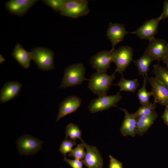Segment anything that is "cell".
I'll use <instances>...</instances> for the list:
<instances>
[{
	"mask_svg": "<svg viewBox=\"0 0 168 168\" xmlns=\"http://www.w3.org/2000/svg\"><path fill=\"white\" fill-rule=\"evenodd\" d=\"M115 74L114 72L110 75L106 72L96 71L90 77L88 88L98 97L107 95L112 82L116 78Z\"/></svg>",
	"mask_w": 168,
	"mask_h": 168,
	"instance_id": "cell-1",
	"label": "cell"
},
{
	"mask_svg": "<svg viewBox=\"0 0 168 168\" xmlns=\"http://www.w3.org/2000/svg\"><path fill=\"white\" fill-rule=\"evenodd\" d=\"M85 68L82 64L77 63L70 65L64 70V75L59 88H64L81 85L88 79L84 77Z\"/></svg>",
	"mask_w": 168,
	"mask_h": 168,
	"instance_id": "cell-2",
	"label": "cell"
},
{
	"mask_svg": "<svg viewBox=\"0 0 168 168\" xmlns=\"http://www.w3.org/2000/svg\"><path fill=\"white\" fill-rule=\"evenodd\" d=\"M32 60L38 67L44 71H49L54 68V53L53 51L42 47L35 48L30 52Z\"/></svg>",
	"mask_w": 168,
	"mask_h": 168,
	"instance_id": "cell-3",
	"label": "cell"
},
{
	"mask_svg": "<svg viewBox=\"0 0 168 168\" xmlns=\"http://www.w3.org/2000/svg\"><path fill=\"white\" fill-rule=\"evenodd\" d=\"M89 12L88 2L84 0H66L60 14L72 18L86 15Z\"/></svg>",
	"mask_w": 168,
	"mask_h": 168,
	"instance_id": "cell-4",
	"label": "cell"
},
{
	"mask_svg": "<svg viewBox=\"0 0 168 168\" xmlns=\"http://www.w3.org/2000/svg\"><path fill=\"white\" fill-rule=\"evenodd\" d=\"M133 50L131 47L123 46L113 51L112 57L116 66L114 72H118L123 76V73L126 68L133 61Z\"/></svg>",
	"mask_w": 168,
	"mask_h": 168,
	"instance_id": "cell-5",
	"label": "cell"
},
{
	"mask_svg": "<svg viewBox=\"0 0 168 168\" xmlns=\"http://www.w3.org/2000/svg\"><path fill=\"white\" fill-rule=\"evenodd\" d=\"M122 98L119 92L115 95L99 96L91 101L88 110L90 112L94 113L108 110L112 107H117V104Z\"/></svg>",
	"mask_w": 168,
	"mask_h": 168,
	"instance_id": "cell-6",
	"label": "cell"
},
{
	"mask_svg": "<svg viewBox=\"0 0 168 168\" xmlns=\"http://www.w3.org/2000/svg\"><path fill=\"white\" fill-rule=\"evenodd\" d=\"M42 142L29 135H24L19 138L16 146L21 155H34L40 149Z\"/></svg>",
	"mask_w": 168,
	"mask_h": 168,
	"instance_id": "cell-7",
	"label": "cell"
},
{
	"mask_svg": "<svg viewBox=\"0 0 168 168\" xmlns=\"http://www.w3.org/2000/svg\"><path fill=\"white\" fill-rule=\"evenodd\" d=\"M114 50H103L92 56L90 63L92 68L97 72H106L110 68Z\"/></svg>",
	"mask_w": 168,
	"mask_h": 168,
	"instance_id": "cell-8",
	"label": "cell"
},
{
	"mask_svg": "<svg viewBox=\"0 0 168 168\" xmlns=\"http://www.w3.org/2000/svg\"><path fill=\"white\" fill-rule=\"evenodd\" d=\"M162 20L161 15L155 18H152L146 21L135 31L130 32L135 34L140 39L147 40L150 41L157 34L158 25Z\"/></svg>",
	"mask_w": 168,
	"mask_h": 168,
	"instance_id": "cell-9",
	"label": "cell"
},
{
	"mask_svg": "<svg viewBox=\"0 0 168 168\" xmlns=\"http://www.w3.org/2000/svg\"><path fill=\"white\" fill-rule=\"evenodd\" d=\"M81 142L86 149L85 156L82 160L88 168H102L103 160L100 152L95 146L88 145L82 140Z\"/></svg>",
	"mask_w": 168,
	"mask_h": 168,
	"instance_id": "cell-10",
	"label": "cell"
},
{
	"mask_svg": "<svg viewBox=\"0 0 168 168\" xmlns=\"http://www.w3.org/2000/svg\"><path fill=\"white\" fill-rule=\"evenodd\" d=\"M147 78L152 86L151 91L154 98V102L168 106V89L155 77L149 78L147 76Z\"/></svg>",
	"mask_w": 168,
	"mask_h": 168,
	"instance_id": "cell-11",
	"label": "cell"
},
{
	"mask_svg": "<svg viewBox=\"0 0 168 168\" xmlns=\"http://www.w3.org/2000/svg\"><path fill=\"white\" fill-rule=\"evenodd\" d=\"M128 32L125 28V25L122 24L110 22L106 30V36L110 41L112 48L110 50H114V47L118 43L122 42Z\"/></svg>",
	"mask_w": 168,
	"mask_h": 168,
	"instance_id": "cell-12",
	"label": "cell"
},
{
	"mask_svg": "<svg viewBox=\"0 0 168 168\" xmlns=\"http://www.w3.org/2000/svg\"><path fill=\"white\" fill-rule=\"evenodd\" d=\"M38 0H10L6 2L5 6L7 11L11 14L22 16Z\"/></svg>",
	"mask_w": 168,
	"mask_h": 168,
	"instance_id": "cell-13",
	"label": "cell"
},
{
	"mask_svg": "<svg viewBox=\"0 0 168 168\" xmlns=\"http://www.w3.org/2000/svg\"><path fill=\"white\" fill-rule=\"evenodd\" d=\"M81 102V99L76 96H70L65 99L60 104L56 122L67 114L76 111Z\"/></svg>",
	"mask_w": 168,
	"mask_h": 168,
	"instance_id": "cell-14",
	"label": "cell"
},
{
	"mask_svg": "<svg viewBox=\"0 0 168 168\" xmlns=\"http://www.w3.org/2000/svg\"><path fill=\"white\" fill-rule=\"evenodd\" d=\"M168 43L165 40L154 38L149 41L146 50L155 60H162Z\"/></svg>",
	"mask_w": 168,
	"mask_h": 168,
	"instance_id": "cell-15",
	"label": "cell"
},
{
	"mask_svg": "<svg viewBox=\"0 0 168 168\" xmlns=\"http://www.w3.org/2000/svg\"><path fill=\"white\" fill-rule=\"evenodd\" d=\"M125 113V117L122 123L120 131L124 136L135 137L136 134V117L134 114L130 113L125 109L119 108Z\"/></svg>",
	"mask_w": 168,
	"mask_h": 168,
	"instance_id": "cell-16",
	"label": "cell"
},
{
	"mask_svg": "<svg viewBox=\"0 0 168 168\" xmlns=\"http://www.w3.org/2000/svg\"><path fill=\"white\" fill-rule=\"evenodd\" d=\"M21 86V84L17 82L10 81L6 83L0 91V103H4L16 96Z\"/></svg>",
	"mask_w": 168,
	"mask_h": 168,
	"instance_id": "cell-17",
	"label": "cell"
},
{
	"mask_svg": "<svg viewBox=\"0 0 168 168\" xmlns=\"http://www.w3.org/2000/svg\"><path fill=\"white\" fill-rule=\"evenodd\" d=\"M158 117V114L154 110L147 115L136 117V134L142 136L152 126Z\"/></svg>",
	"mask_w": 168,
	"mask_h": 168,
	"instance_id": "cell-18",
	"label": "cell"
},
{
	"mask_svg": "<svg viewBox=\"0 0 168 168\" xmlns=\"http://www.w3.org/2000/svg\"><path fill=\"white\" fill-rule=\"evenodd\" d=\"M12 55L14 59L23 68H28L32 60L30 52L26 50L19 43H17L14 48Z\"/></svg>",
	"mask_w": 168,
	"mask_h": 168,
	"instance_id": "cell-19",
	"label": "cell"
},
{
	"mask_svg": "<svg viewBox=\"0 0 168 168\" xmlns=\"http://www.w3.org/2000/svg\"><path fill=\"white\" fill-rule=\"evenodd\" d=\"M155 59L147 52L145 51L143 54L136 60H133L138 68V74L144 77L147 75L151 63Z\"/></svg>",
	"mask_w": 168,
	"mask_h": 168,
	"instance_id": "cell-20",
	"label": "cell"
},
{
	"mask_svg": "<svg viewBox=\"0 0 168 168\" xmlns=\"http://www.w3.org/2000/svg\"><path fill=\"white\" fill-rule=\"evenodd\" d=\"M122 76L119 82L114 84L119 87V92L123 91L134 93L139 85L138 79L135 78L133 80H127L125 79L123 76Z\"/></svg>",
	"mask_w": 168,
	"mask_h": 168,
	"instance_id": "cell-21",
	"label": "cell"
},
{
	"mask_svg": "<svg viewBox=\"0 0 168 168\" xmlns=\"http://www.w3.org/2000/svg\"><path fill=\"white\" fill-rule=\"evenodd\" d=\"M152 73L168 90V68L158 63L153 65Z\"/></svg>",
	"mask_w": 168,
	"mask_h": 168,
	"instance_id": "cell-22",
	"label": "cell"
},
{
	"mask_svg": "<svg viewBox=\"0 0 168 168\" xmlns=\"http://www.w3.org/2000/svg\"><path fill=\"white\" fill-rule=\"evenodd\" d=\"M147 76V75L144 77L143 85L137 93V97L142 105H149L152 103L150 102L149 100L151 96H152V93L151 91H147L146 89Z\"/></svg>",
	"mask_w": 168,
	"mask_h": 168,
	"instance_id": "cell-23",
	"label": "cell"
},
{
	"mask_svg": "<svg viewBox=\"0 0 168 168\" xmlns=\"http://www.w3.org/2000/svg\"><path fill=\"white\" fill-rule=\"evenodd\" d=\"M65 134V138L69 137L70 139L73 140H76L77 139H80V140H82L81 130L77 125L72 123L66 126Z\"/></svg>",
	"mask_w": 168,
	"mask_h": 168,
	"instance_id": "cell-24",
	"label": "cell"
},
{
	"mask_svg": "<svg viewBox=\"0 0 168 168\" xmlns=\"http://www.w3.org/2000/svg\"><path fill=\"white\" fill-rule=\"evenodd\" d=\"M76 144V140L65 138L60 145L59 151L66 157L67 153L70 152L72 150V147Z\"/></svg>",
	"mask_w": 168,
	"mask_h": 168,
	"instance_id": "cell-25",
	"label": "cell"
},
{
	"mask_svg": "<svg viewBox=\"0 0 168 168\" xmlns=\"http://www.w3.org/2000/svg\"><path fill=\"white\" fill-rule=\"evenodd\" d=\"M156 107V103L154 102L149 105H142L134 114L136 117L147 115L155 110Z\"/></svg>",
	"mask_w": 168,
	"mask_h": 168,
	"instance_id": "cell-26",
	"label": "cell"
},
{
	"mask_svg": "<svg viewBox=\"0 0 168 168\" xmlns=\"http://www.w3.org/2000/svg\"><path fill=\"white\" fill-rule=\"evenodd\" d=\"M84 147V146L82 143L78 144L76 147L68 153V155L76 159L82 160L84 158L86 155Z\"/></svg>",
	"mask_w": 168,
	"mask_h": 168,
	"instance_id": "cell-27",
	"label": "cell"
},
{
	"mask_svg": "<svg viewBox=\"0 0 168 168\" xmlns=\"http://www.w3.org/2000/svg\"><path fill=\"white\" fill-rule=\"evenodd\" d=\"M42 1L55 12H60L63 7L66 0H43Z\"/></svg>",
	"mask_w": 168,
	"mask_h": 168,
	"instance_id": "cell-28",
	"label": "cell"
},
{
	"mask_svg": "<svg viewBox=\"0 0 168 168\" xmlns=\"http://www.w3.org/2000/svg\"><path fill=\"white\" fill-rule=\"evenodd\" d=\"M63 160L67 162L72 168H82L83 164L82 161L75 159L72 160L64 157Z\"/></svg>",
	"mask_w": 168,
	"mask_h": 168,
	"instance_id": "cell-29",
	"label": "cell"
},
{
	"mask_svg": "<svg viewBox=\"0 0 168 168\" xmlns=\"http://www.w3.org/2000/svg\"><path fill=\"white\" fill-rule=\"evenodd\" d=\"M109 168H122V163L111 155H109Z\"/></svg>",
	"mask_w": 168,
	"mask_h": 168,
	"instance_id": "cell-30",
	"label": "cell"
},
{
	"mask_svg": "<svg viewBox=\"0 0 168 168\" xmlns=\"http://www.w3.org/2000/svg\"><path fill=\"white\" fill-rule=\"evenodd\" d=\"M162 19L168 18V0L164 1L162 12L160 15Z\"/></svg>",
	"mask_w": 168,
	"mask_h": 168,
	"instance_id": "cell-31",
	"label": "cell"
},
{
	"mask_svg": "<svg viewBox=\"0 0 168 168\" xmlns=\"http://www.w3.org/2000/svg\"><path fill=\"white\" fill-rule=\"evenodd\" d=\"M161 118L164 122L168 126V106H166Z\"/></svg>",
	"mask_w": 168,
	"mask_h": 168,
	"instance_id": "cell-32",
	"label": "cell"
},
{
	"mask_svg": "<svg viewBox=\"0 0 168 168\" xmlns=\"http://www.w3.org/2000/svg\"><path fill=\"white\" fill-rule=\"evenodd\" d=\"M162 60L163 62L166 65V68H168V44Z\"/></svg>",
	"mask_w": 168,
	"mask_h": 168,
	"instance_id": "cell-33",
	"label": "cell"
},
{
	"mask_svg": "<svg viewBox=\"0 0 168 168\" xmlns=\"http://www.w3.org/2000/svg\"><path fill=\"white\" fill-rule=\"evenodd\" d=\"M5 59L2 57V55L0 54V63H1L2 62L4 61Z\"/></svg>",
	"mask_w": 168,
	"mask_h": 168,
	"instance_id": "cell-34",
	"label": "cell"
},
{
	"mask_svg": "<svg viewBox=\"0 0 168 168\" xmlns=\"http://www.w3.org/2000/svg\"></svg>",
	"mask_w": 168,
	"mask_h": 168,
	"instance_id": "cell-35",
	"label": "cell"
}]
</instances>
